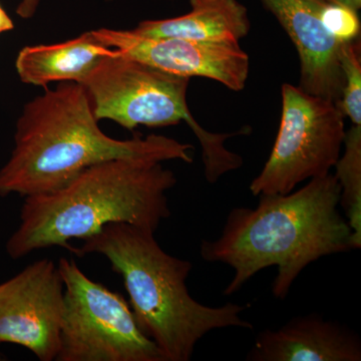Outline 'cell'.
<instances>
[{
  "label": "cell",
  "mask_w": 361,
  "mask_h": 361,
  "mask_svg": "<svg viewBox=\"0 0 361 361\" xmlns=\"http://www.w3.org/2000/svg\"><path fill=\"white\" fill-rule=\"evenodd\" d=\"M258 198L255 208L232 209L217 239L202 241L204 261L234 271L225 296L237 293L260 271L276 266L272 293L284 300L311 263L355 250L353 230L339 212L341 186L336 175L313 178L286 195Z\"/></svg>",
  "instance_id": "cell-1"
},
{
  "label": "cell",
  "mask_w": 361,
  "mask_h": 361,
  "mask_svg": "<svg viewBox=\"0 0 361 361\" xmlns=\"http://www.w3.org/2000/svg\"><path fill=\"white\" fill-rule=\"evenodd\" d=\"M84 85L45 87L23 106L14 148L0 169V197L51 193L85 169L115 159L193 161V146L161 135L116 140L99 127Z\"/></svg>",
  "instance_id": "cell-2"
},
{
  "label": "cell",
  "mask_w": 361,
  "mask_h": 361,
  "mask_svg": "<svg viewBox=\"0 0 361 361\" xmlns=\"http://www.w3.org/2000/svg\"><path fill=\"white\" fill-rule=\"evenodd\" d=\"M148 159H115L85 169L61 189L25 197L20 224L6 243L13 260L51 247L70 248L110 223L156 233L171 216L175 173Z\"/></svg>",
  "instance_id": "cell-3"
},
{
  "label": "cell",
  "mask_w": 361,
  "mask_h": 361,
  "mask_svg": "<svg viewBox=\"0 0 361 361\" xmlns=\"http://www.w3.org/2000/svg\"><path fill=\"white\" fill-rule=\"evenodd\" d=\"M68 250L82 257L99 254L122 276L137 325L155 342L165 361H189L197 343L215 329H252L242 318L247 305L210 307L190 295L186 281L192 263L170 255L155 233L128 223H110Z\"/></svg>",
  "instance_id": "cell-4"
},
{
  "label": "cell",
  "mask_w": 361,
  "mask_h": 361,
  "mask_svg": "<svg viewBox=\"0 0 361 361\" xmlns=\"http://www.w3.org/2000/svg\"><path fill=\"white\" fill-rule=\"evenodd\" d=\"M191 78L159 70L116 51L104 56L80 82L97 121L111 120L127 130L139 126L168 127L185 122L202 148L204 174L210 184L243 165L238 154L225 147L229 137L246 134H216L202 128L187 104Z\"/></svg>",
  "instance_id": "cell-5"
},
{
  "label": "cell",
  "mask_w": 361,
  "mask_h": 361,
  "mask_svg": "<svg viewBox=\"0 0 361 361\" xmlns=\"http://www.w3.org/2000/svg\"><path fill=\"white\" fill-rule=\"evenodd\" d=\"M65 310L56 361H165L118 292L94 281L73 259L61 258Z\"/></svg>",
  "instance_id": "cell-6"
},
{
  "label": "cell",
  "mask_w": 361,
  "mask_h": 361,
  "mask_svg": "<svg viewBox=\"0 0 361 361\" xmlns=\"http://www.w3.org/2000/svg\"><path fill=\"white\" fill-rule=\"evenodd\" d=\"M279 130L269 158L250 189L260 195H286L297 185L329 174L341 155L344 115L330 99L283 84Z\"/></svg>",
  "instance_id": "cell-7"
},
{
  "label": "cell",
  "mask_w": 361,
  "mask_h": 361,
  "mask_svg": "<svg viewBox=\"0 0 361 361\" xmlns=\"http://www.w3.org/2000/svg\"><path fill=\"white\" fill-rule=\"evenodd\" d=\"M63 310L58 264L44 258L26 266L0 284V344H18L40 361L56 360Z\"/></svg>",
  "instance_id": "cell-8"
},
{
  "label": "cell",
  "mask_w": 361,
  "mask_h": 361,
  "mask_svg": "<svg viewBox=\"0 0 361 361\" xmlns=\"http://www.w3.org/2000/svg\"><path fill=\"white\" fill-rule=\"evenodd\" d=\"M97 42L128 56L182 77L210 78L240 92L249 75V56L238 42L146 37L132 30H92Z\"/></svg>",
  "instance_id": "cell-9"
},
{
  "label": "cell",
  "mask_w": 361,
  "mask_h": 361,
  "mask_svg": "<svg viewBox=\"0 0 361 361\" xmlns=\"http://www.w3.org/2000/svg\"><path fill=\"white\" fill-rule=\"evenodd\" d=\"M290 37L300 61L298 87L338 104L344 87L341 51L344 42L330 30L334 4L327 0H260Z\"/></svg>",
  "instance_id": "cell-10"
},
{
  "label": "cell",
  "mask_w": 361,
  "mask_h": 361,
  "mask_svg": "<svg viewBox=\"0 0 361 361\" xmlns=\"http://www.w3.org/2000/svg\"><path fill=\"white\" fill-rule=\"evenodd\" d=\"M247 361H360L361 339L346 325L317 313L295 316L256 337Z\"/></svg>",
  "instance_id": "cell-11"
},
{
  "label": "cell",
  "mask_w": 361,
  "mask_h": 361,
  "mask_svg": "<svg viewBox=\"0 0 361 361\" xmlns=\"http://www.w3.org/2000/svg\"><path fill=\"white\" fill-rule=\"evenodd\" d=\"M116 52L87 32L68 42L23 47L16 58V68L26 85L47 87L56 82L80 84L102 59Z\"/></svg>",
  "instance_id": "cell-12"
},
{
  "label": "cell",
  "mask_w": 361,
  "mask_h": 361,
  "mask_svg": "<svg viewBox=\"0 0 361 361\" xmlns=\"http://www.w3.org/2000/svg\"><path fill=\"white\" fill-rule=\"evenodd\" d=\"M190 6L184 16L141 21L130 30L146 37L238 42L250 30L248 11L238 0H190Z\"/></svg>",
  "instance_id": "cell-13"
},
{
  "label": "cell",
  "mask_w": 361,
  "mask_h": 361,
  "mask_svg": "<svg viewBox=\"0 0 361 361\" xmlns=\"http://www.w3.org/2000/svg\"><path fill=\"white\" fill-rule=\"evenodd\" d=\"M343 145L345 149L334 166V175L341 186L339 207L353 230L356 250L361 247V125L346 130Z\"/></svg>",
  "instance_id": "cell-14"
},
{
  "label": "cell",
  "mask_w": 361,
  "mask_h": 361,
  "mask_svg": "<svg viewBox=\"0 0 361 361\" xmlns=\"http://www.w3.org/2000/svg\"><path fill=\"white\" fill-rule=\"evenodd\" d=\"M341 63L344 87L338 106L353 125H361V42L360 37L342 44Z\"/></svg>",
  "instance_id": "cell-15"
},
{
  "label": "cell",
  "mask_w": 361,
  "mask_h": 361,
  "mask_svg": "<svg viewBox=\"0 0 361 361\" xmlns=\"http://www.w3.org/2000/svg\"><path fill=\"white\" fill-rule=\"evenodd\" d=\"M39 4L40 0H21L16 8V13L23 20H30L37 13Z\"/></svg>",
  "instance_id": "cell-16"
},
{
  "label": "cell",
  "mask_w": 361,
  "mask_h": 361,
  "mask_svg": "<svg viewBox=\"0 0 361 361\" xmlns=\"http://www.w3.org/2000/svg\"><path fill=\"white\" fill-rule=\"evenodd\" d=\"M336 6L345 7L355 13H360L361 8V0H327Z\"/></svg>",
  "instance_id": "cell-17"
},
{
  "label": "cell",
  "mask_w": 361,
  "mask_h": 361,
  "mask_svg": "<svg viewBox=\"0 0 361 361\" xmlns=\"http://www.w3.org/2000/svg\"><path fill=\"white\" fill-rule=\"evenodd\" d=\"M14 27L13 21L9 18L2 6H0V35L9 32Z\"/></svg>",
  "instance_id": "cell-18"
}]
</instances>
